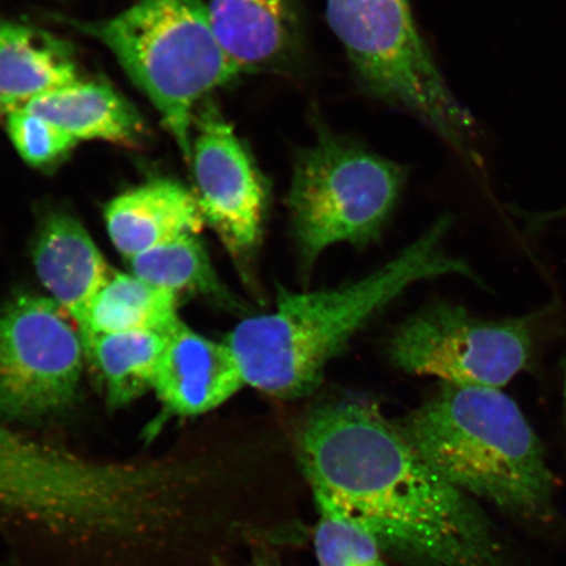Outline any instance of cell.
<instances>
[{"label": "cell", "mask_w": 566, "mask_h": 566, "mask_svg": "<svg viewBox=\"0 0 566 566\" xmlns=\"http://www.w3.org/2000/svg\"><path fill=\"white\" fill-rule=\"evenodd\" d=\"M406 169L337 137L317 133L295 155L287 197L303 280L331 245L377 240L399 202Z\"/></svg>", "instance_id": "8992f818"}, {"label": "cell", "mask_w": 566, "mask_h": 566, "mask_svg": "<svg viewBox=\"0 0 566 566\" xmlns=\"http://www.w3.org/2000/svg\"><path fill=\"white\" fill-rule=\"evenodd\" d=\"M399 370L446 385L502 388L534 357L530 317L486 321L463 306L430 304L399 325L388 343Z\"/></svg>", "instance_id": "52a82bcc"}, {"label": "cell", "mask_w": 566, "mask_h": 566, "mask_svg": "<svg viewBox=\"0 0 566 566\" xmlns=\"http://www.w3.org/2000/svg\"><path fill=\"white\" fill-rule=\"evenodd\" d=\"M332 31L369 94L399 106L473 165L475 123L457 101L408 0H325Z\"/></svg>", "instance_id": "5b68a950"}, {"label": "cell", "mask_w": 566, "mask_h": 566, "mask_svg": "<svg viewBox=\"0 0 566 566\" xmlns=\"http://www.w3.org/2000/svg\"><path fill=\"white\" fill-rule=\"evenodd\" d=\"M315 551L318 566H387L375 537L343 513L316 504Z\"/></svg>", "instance_id": "ffe728a7"}, {"label": "cell", "mask_w": 566, "mask_h": 566, "mask_svg": "<svg viewBox=\"0 0 566 566\" xmlns=\"http://www.w3.org/2000/svg\"><path fill=\"white\" fill-rule=\"evenodd\" d=\"M208 10L219 45L239 73L273 67L294 51L293 0H210Z\"/></svg>", "instance_id": "5bb4252c"}, {"label": "cell", "mask_w": 566, "mask_h": 566, "mask_svg": "<svg viewBox=\"0 0 566 566\" xmlns=\"http://www.w3.org/2000/svg\"><path fill=\"white\" fill-rule=\"evenodd\" d=\"M102 465L0 427V523L33 542L65 539L94 513Z\"/></svg>", "instance_id": "9c48e42d"}, {"label": "cell", "mask_w": 566, "mask_h": 566, "mask_svg": "<svg viewBox=\"0 0 566 566\" xmlns=\"http://www.w3.org/2000/svg\"><path fill=\"white\" fill-rule=\"evenodd\" d=\"M39 279L52 300L76 323L109 281V266L88 231L74 217L53 212L42 223L33 250Z\"/></svg>", "instance_id": "4fadbf2b"}, {"label": "cell", "mask_w": 566, "mask_h": 566, "mask_svg": "<svg viewBox=\"0 0 566 566\" xmlns=\"http://www.w3.org/2000/svg\"><path fill=\"white\" fill-rule=\"evenodd\" d=\"M136 277L175 294L201 293L231 307H240L212 269L207 250L197 235L188 233L129 259Z\"/></svg>", "instance_id": "d6986e66"}, {"label": "cell", "mask_w": 566, "mask_h": 566, "mask_svg": "<svg viewBox=\"0 0 566 566\" xmlns=\"http://www.w3.org/2000/svg\"><path fill=\"white\" fill-rule=\"evenodd\" d=\"M190 166L205 222L240 265L250 264L263 239L269 182L235 129L210 101L195 115Z\"/></svg>", "instance_id": "30bf717a"}, {"label": "cell", "mask_w": 566, "mask_h": 566, "mask_svg": "<svg viewBox=\"0 0 566 566\" xmlns=\"http://www.w3.org/2000/svg\"><path fill=\"white\" fill-rule=\"evenodd\" d=\"M112 244L127 260L182 235H198L205 218L195 192L171 179H155L113 198L105 209Z\"/></svg>", "instance_id": "7c38bea8"}, {"label": "cell", "mask_w": 566, "mask_h": 566, "mask_svg": "<svg viewBox=\"0 0 566 566\" xmlns=\"http://www.w3.org/2000/svg\"><path fill=\"white\" fill-rule=\"evenodd\" d=\"M69 23L109 49L150 98L190 165L198 104L240 74L212 31L208 4L137 0L115 18Z\"/></svg>", "instance_id": "277c9868"}, {"label": "cell", "mask_w": 566, "mask_h": 566, "mask_svg": "<svg viewBox=\"0 0 566 566\" xmlns=\"http://www.w3.org/2000/svg\"><path fill=\"white\" fill-rule=\"evenodd\" d=\"M228 345L212 342L181 321L168 331V343L154 389L168 409L197 416L222 406L244 386Z\"/></svg>", "instance_id": "8fae6325"}, {"label": "cell", "mask_w": 566, "mask_h": 566, "mask_svg": "<svg viewBox=\"0 0 566 566\" xmlns=\"http://www.w3.org/2000/svg\"><path fill=\"white\" fill-rule=\"evenodd\" d=\"M563 402H564V412L566 417V356L563 363Z\"/></svg>", "instance_id": "7402d4cb"}, {"label": "cell", "mask_w": 566, "mask_h": 566, "mask_svg": "<svg viewBox=\"0 0 566 566\" xmlns=\"http://www.w3.org/2000/svg\"><path fill=\"white\" fill-rule=\"evenodd\" d=\"M7 130L21 159L33 168L55 166L77 145L59 126L21 108L7 112Z\"/></svg>", "instance_id": "44dd1931"}, {"label": "cell", "mask_w": 566, "mask_h": 566, "mask_svg": "<svg viewBox=\"0 0 566 566\" xmlns=\"http://www.w3.org/2000/svg\"><path fill=\"white\" fill-rule=\"evenodd\" d=\"M168 331L125 332L83 339L84 352L104 381L109 405H129L154 388L167 349Z\"/></svg>", "instance_id": "ac0fdd59"}, {"label": "cell", "mask_w": 566, "mask_h": 566, "mask_svg": "<svg viewBox=\"0 0 566 566\" xmlns=\"http://www.w3.org/2000/svg\"><path fill=\"white\" fill-rule=\"evenodd\" d=\"M254 566H273V565H269L266 563H261V564H258V565H254Z\"/></svg>", "instance_id": "603a6c76"}, {"label": "cell", "mask_w": 566, "mask_h": 566, "mask_svg": "<svg viewBox=\"0 0 566 566\" xmlns=\"http://www.w3.org/2000/svg\"><path fill=\"white\" fill-rule=\"evenodd\" d=\"M81 81L73 49L31 25L0 21V108H21Z\"/></svg>", "instance_id": "9a60e30c"}, {"label": "cell", "mask_w": 566, "mask_h": 566, "mask_svg": "<svg viewBox=\"0 0 566 566\" xmlns=\"http://www.w3.org/2000/svg\"><path fill=\"white\" fill-rule=\"evenodd\" d=\"M298 455L316 504L349 516L416 566H522L479 501L450 483L377 405L345 398L311 410Z\"/></svg>", "instance_id": "6da1fadb"}, {"label": "cell", "mask_w": 566, "mask_h": 566, "mask_svg": "<svg viewBox=\"0 0 566 566\" xmlns=\"http://www.w3.org/2000/svg\"><path fill=\"white\" fill-rule=\"evenodd\" d=\"M452 219L442 217L396 258L337 289L290 293L280 289L271 314L244 318L226 339L244 384L282 400L313 394L325 367L374 316L417 282L462 275L478 280L463 259L446 252Z\"/></svg>", "instance_id": "7a4b0ae2"}, {"label": "cell", "mask_w": 566, "mask_h": 566, "mask_svg": "<svg viewBox=\"0 0 566 566\" xmlns=\"http://www.w3.org/2000/svg\"><path fill=\"white\" fill-rule=\"evenodd\" d=\"M176 307L177 294L134 274H115L92 301L77 329L82 339L125 332H166L180 321Z\"/></svg>", "instance_id": "e0dca14e"}, {"label": "cell", "mask_w": 566, "mask_h": 566, "mask_svg": "<svg viewBox=\"0 0 566 566\" xmlns=\"http://www.w3.org/2000/svg\"><path fill=\"white\" fill-rule=\"evenodd\" d=\"M65 314L39 295L0 308V415L40 419L73 405L86 352Z\"/></svg>", "instance_id": "ba28073f"}, {"label": "cell", "mask_w": 566, "mask_h": 566, "mask_svg": "<svg viewBox=\"0 0 566 566\" xmlns=\"http://www.w3.org/2000/svg\"><path fill=\"white\" fill-rule=\"evenodd\" d=\"M80 140L137 146L144 137L139 113L104 82L77 81L21 106Z\"/></svg>", "instance_id": "2e32d148"}, {"label": "cell", "mask_w": 566, "mask_h": 566, "mask_svg": "<svg viewBox=\"0 0 566 566\" xmlns=\"http://www.w3.org/2000/svg\"><path fill=\"white\" fill-rule=\"evenodd\" d=\"M399 424L459 490L523 526H557V480L546 449L502 389L443 384Z\"/></svg>", "instance_id": "3957f363"}]
</instances>
